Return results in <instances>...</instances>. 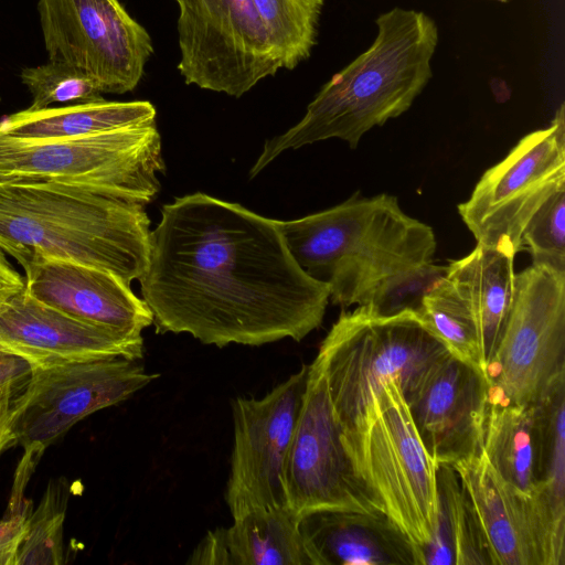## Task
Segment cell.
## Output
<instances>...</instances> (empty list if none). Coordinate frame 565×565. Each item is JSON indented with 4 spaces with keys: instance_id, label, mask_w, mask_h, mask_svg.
Here are the masks:
<instances>
[{
    "instance_id": "cell-24",
    "label": "cell",
    "mask_w": 565,
    "mask_h": 565,
    "mask_svg": "<svg viewBox=\"0 0 565 565\" xmlns=\"http://www.w3.org/2000/svg\"><path fill=\"white\" fill-rule=\"evenodd\" d=\"M233 520L224 529L230 565H313L299 529L300 518L286 505Z\"/></svg>"
},
{
    "instance_id": "cell-17",
    "label": "cell",
    "mask_w": 565,
    "mask_h": 565,
    "mask_svg": "<svg viewBox=\"0 0 565 565\" xmlns=\"http://www.w3.org/2000/svg\"><path fill=\"white\" fill-rule=\"evenodd\" d=\"M0 351L33 366L111 358L140 360L141 335H128L72 318L25 291L0 310Z\"/></svg>"
},
{
    "instance_id": "cell-11",
    "label": "cell",
    "mask_w": 565,
    "mask_h": 565,
    "mask_svg": "<svg viewBox=\"0 0 565 565\" xmlns=\"http://www.w3.org/2000/svg\"><path fill=\"white\" fill-rule=\"evenodd\" d=\"M184 82L241 97L279 68L252 0H174Z\"/></svg>"
},
{
    "instance_id": "cell-12",
    "label": "cell",
    "mask_w": 565,
    "mask_h": 565,
    "mask_svg": "<svg viewBox=\"0 0 565 565\" xmlns=\"http://www.w3.org/2000/svg\"><path fill=\"white\" fill-rule=\"evenodd\" d=\"M282 486L286 507L299 518L326 509L384 512L348 456L317 358L309 364L306 392L284 463Z\"/></svg>"
},
{
    "instance_id": "cell-21",
    "label": "cell",
    "mask_w": 565,
    "mask_h": 565,
    "mask_svg": "<svg viewBox=\"0 0 565 565\" xmlns=\"http://www.w3.org/2000/svg\"><path fill=\"white\" fill-rule=\"evenodd\" d=\"M147 100L88 103L23 109L0 120V135L22 140H54L156 124Z\"/></svg>"
},
{
    "instance_id": "cell-10",
    "label": "cell",
    "mask_w": 565,
    "mask_h": 565,
    "mask_svg": "<svg viewBox=\"0 0 565 565\" xmlns=\"http://www.w3.org/2000/svg\"><path fill=\"white\" fill-rule=\"evenodd\" d=\"M159 376L125 358L33 366L12 402L13 445L40 458L77 422L126 401Z\"/></svg>"
},
{
    "instance_id": "cell-15",
    "label": "cell",
    "mask_w": 565,
    "mask_h": 565,
    "mask_svg": "<svg viewBox=\"0 0 565 565\" xmlns=\"http://www.w3.org/2000/svg\"><path fill=\"white\" fill-rule=\"evenodd\" d=\"M482 532L491 565H564L565 534L540 497L504 481L484 452L452 465Z\"/></svg>"
},
{
    "instance_id": "cell-34",
    "label": "cell",
    "mask_w": 565,
    "mask_h": 565,
    "mask_svg": "<svg viewBox=\"0 0 565 565\" xmlns=\"http://www.w3.org/2000/svg\"><path fill=\"white\" fill-rule=\"evenodd\" d=\"M23 387L6 385L0 387V452L13 445L12 402Z\"/></svg>"
},
{
    "instance_id": "cell-6",
    "label": "cell",
    "mask_w": 565,
    "mask_h": 565,
    "mask_svg": "<svg viewBox=\"0 0 565 565\" xmlns=\"http://www.w3.org/2000/svg\"><path fill=\"white\" fill-rule=\"evenodd\" d=\"M342 440L359 478L420 551L436 526L438 465L395 382L372 394L363 414L342 429Z\"/></svg>"
},
{
    "instance_id": "cell-29",
    "label": "cell",
    "mask_w": 565,
    "mask_h": 565,
    "mask_svg": "<svg viewBox=\"0 0 565 565\" xmlns=\"http://www.w3.org/2000/svg\"><path fill=\"white\" fill-rule=\"evenodd\" d=\"M20 78L32 96L30 109L103 99L98 84L65 62L49 60L45 64L23 68Z\"/></svg>"
},
{
    "instance_id": "cell-7",
    "label": "cell",
    "mask_w": 565,
    "mask_h": 565,
    "mask_svg": "<svg viewBox=\"0 0 565 565\" xmlns=\"http://www.w3.org/2000/svg\"><path fill=\"white\" fill-rule=\"evenodd\" d=\"M164 170L156 124L54 140L0 135V185L66 184L147 205Z\"/></svg>"
},
{
    "instance_id": "cell-31",
    "label": "cell",
    "mask_w": 565,
    "mask_h": 565,
    "mask_svg": "<svg viewBox=\"0 0 565 565\" xmlns=\"http://www.w3.org/2000/svg\"><path fill=\"white\" fill-rule=\"evenodd\" d=\"M30 513L31 504L26 500L9 505L8 514L0 521V565H17Z\"/></svg>"
},
{
    "instance_id": "cell-32",
    "label": "cell",
    "mask_w": 565,
    "mask_h": 565,
    "mask_svg": "<svg viewBox=\"0 0 565 565\" xmlns=\"http://www.w3.org/2000/svg\"><path fill=\"white\" fill-rule=\"evenodd\" d=\"M188 563L230 565L224 529L209 531L191 554Z\"/></svg>"
},
{
    "instance_id": "cell-35",
    "label": "cell",
    "mask_w": 565,
    "mask_h": 565,
    "mask_svg": "<svg viewBox=\"0 0 565 565\" xmlns=\"http://www.w3.org/2000/svg\"><path fill=\"white\" fill-rule=\"evenodd\" d=\"M31 373V366L19 356L0 353V387L17 385L23 387Z\"/></svg>"
},
{
    "instance_id": "cell-23",
    "label": "cell",
    "mask_w": 565,
    "mask_h": 565,
    "mask_svg": "<svg viewBox=\"0 0 565 565\" xmlns=\"http://www.w3.org/2000/svg\"><path fill=\"white\" fill-rule=\"evenodd\" d=\"M438 511L420 565H491L486 542L460 478L452 466H437Z\"/></svg>"
},
{
    "instance_id": "cell-19",
    "label": "cell",
    "mask_w": 565,
    "mask_h": 565,
    "mask_svg": "<svg viewBox=\"0 0 565 565\" xmlns=\"http://www.w3.org/2000/svg\"><path fill=\"white\" fill-rule=\"evenodd\" d=\"M299 529L313 565H420L417 546L381 511H311Z\"/></svg>"
},
{
    "instance_id": "cell-36",
    "label": "cell",
    "mask_w": 565,
    "mask_h": 565,
    "mask_svg": "<svg viewBox=\"0 0 565 565\" xmlns=\"http://www.w3.org/2000/svg\"><path fill=\"white\" fill-rule=\"evenodd\" d=\"M497 1H500V2H508L509 0H497Z\"/></svg>"
},
{
    "instance_id": "cell-22",
    "label": "cell",
    "mask_w": 565,
    "mask_h": 565,
    "mask_svg": "<svg viewBox=\"0 0 565 565\" xmlns=\"http://www.w3.org/2000/svg\"><path fill=\"white\" fill-rule=\"evenodd\" d=\"M535 403L511 404L489 398L483 452L501 478L535 497L537 479Z\"/></svg>"
},
{
    "instance_id": "cell-8",
    "label": "cell",
    "mask_w": 565,
    "mask_h": 565,
    "mask_svg": "<svg viewBox=\"0 0 565 565\" xmlns=\"http://www.w3.org/2000/svg\"><path fill=\"white\" fill-rule=\"evenodd\" d=\"M565 188V104L551 124L523 138L483 172L470 198L458 205L478 245L515 257L536 211Z\"/></svg>"
},
{
    "instance_id": "cell-4",
    "label": "cell",
    "mask_w": 565,
    "mask_h": 565,
    "mask_svg": "<svg viewBox=\"0 0 565 565\" xmlns=\"http://www.w3.org/2000/svg\"><path fill=\"white\" fill-rule=\"evenodd\" d=\"M143 204L57 183L0 185V248L18 263L42 256L115 273L146 269L150 218Z\"/></svg>"
},
{
    "instance_id": "cell-20",
    "label": "cell",
    "mask_w": 565,
    "mask_h": 565,
    "mask_svg": "<svg viewBox=\"0 0 565 565\" xmlns=\"http://www.w3.org/2000/svg\"><path fill=\"white\" fill-rule=\"evenodd\" d=\"M443 280L470 312L487 367L500 342L514 292V257L476 245L449 263Z\"/></svg>"
},
{
    "instance_id": "cell-26",
    "label": "cell",
    "mask_w": 565,
    "mask_h": 565,
    "mask_svg": "<svg viewBox=\"0 0 565 565\" xmlns=\"http://www.w3.org/2000/svg\"><path fill=\"white\" fill-rule=\"evenodd\" d=\"M279 68L294 70L317 43L324 0H252Z\"/></svg>"
},
{
    "instance_id": "cell-5",
    "label": "cell",
    "mask_w": 565,
    "mask_h": 565,
    "mask_svg": "<svg viewBox=\"0 0 565 565\" xmlns=\"http://www.w3.org/2000/svg\"><path fill=\"white\" fill-rule=\"evenodd\" d=\"M451 354L412 308L342 311L320 344V361L342 429L366 409L372 394L395 382L406 403Z\"/></svg>"
},
{
    "instance_id": "cell-1",
    "label": "cell",
    "mask_w": 565,
    "mask_h": 565,
    "mask_svg": "<svg viewBox=\"0 0 565 565\" xmlns=\"http://www.w3.org/2000/svg\"><path fill=\"white\" fill-rule=\"evenodd\" d=\"M138 280L158 334L218 348L301 341L330 300L328 286L294 259L277 220L201 192L161 207Z\"/></svg>"
},
{
    "instance_id": "cell-14",
    "label": "cell",
    "mask_w": 565,
    "mask_h": 565,
    "mask_svg": "<svg viewBox=\"0 0 565 565\" xmlns=\"http://www.w3.org/2000/svg\"><path fill=\"white\" fill-rule=\"evenodd\" d=\"M309 364L260 398L232 401L234 443L225 500L233 519L286 505L284 463L301 407Z\"/></svg>"
},
{
    "instance_id": "cell-3",
    "label": "cell",
    "mask_w": 565,
    "mask_h": 565,
    "mask_svg": "<svg viewBox=\"0 0 565 565\" xmlns=\"http://www.w3.org/2000/svg\"><path fill=\"white\" fill-rule=\"evenodd\" d=\"M375 23L370 47L321 87L298 124L265 142L250 178L289 149L330 138L354 149L369 130L411 108L433 76L438 26L425 12L398 7Z\"/></svg>"
},
{
    "instance_id": "cell-30",
    "label": "cell",
    "mask_w": 565,
    "mask_h": 565,
    "mask_svg": "<svg viewBox=\"0 0 565 565\" xmlns=\"http://www.w3.org/2000/svg\"><path fill=\"white\" fill-rule=\"evenodd\" d=\"M532 264L565 273V188L553 194L532 216L522 235V249Z\"/></svg>"
},
{
    "instance_id": "cell-33",
    "label": "cell",
    "mask_w": 565,
    "mask_h": 565,
    "mask_svg": "<svg viewBox=\"0 0 565 565\" xmlns=\"http://www.w3.org/2000/svg\"><path fill=\"white\" fill-rule=\"evenodd\" d=\"M24 288V277L8 262L4 252L0 248V310L23 292Z\"/></svg>"
},
{
    "instance_id": "cell-13",
    "label": "cell",
    "mask_w": 565,
    "mask_h": 565,
    "mask_svg": "<svg viewBox=\"0 0 565 565\" xmlns=\"http://www.w3.org/2000/svg\"><path fill=\"white\" fill-rule=\"evenodd\" d=\"M36 9L49 60L77 67L103 94L139 84L153 45L119 0H39Z\"/></svg>"
},
{
    "instance_id": "cell-27",
    "label": "cell",
    "mask_w": 565,
    "mask_h": 565,
    "mask_svg": "<svg viewBox=\"0 0 565 565\" xmlns=\"http://www.w3.org/2000/svg\"><path fill=\"white\" fill-rule=\"evenodd\" d=\"M441 275L422 294L414 310L454 358L486 375L473 319Z\"/></svg>"
},
{
    "instance_id": "cell-28",
    "label": "cell",
    "mask_w": 565,
    "mask_h": 565,
    "mask_svg": "<svg viewBox=\"0 0 565 565\" xmlns=\"http://www.w3.org/2000/svg\"><path fill=\"white\" fill-rule=\"evenodd\" d=\"M68 494L53 481L31 513L17 565H61L64 563L63 527Z\"/></svg>"
},
{
    "instance_id": "cell-16",
    "label": "cell",
    "mask_w": 565,
    "mask_h": 565,
    "mask_svg": "<svg viewBox=\"0 0 565 565\" xmlns=\"http://www.w3.org/2000/svg\"><path fill=\"white\" fill-rule=\"evenodd\" d=\"M407 405L418 436L437 465L452 466L483 451L489 383L482 372L450 355Z\"/></svg>"
},
{
    "instance_id": "cell-2",
    "label": "cell",
    "mask_w": 565,
    "mask_h": 565,
    "mask_svg": "<svg viewBox=\"0 0 565 565\" xmlns=\"http://www.w3.org/2000/svg\"><path fill=\"white\" fill-rule=\"evenodd\" d=\"M277 224L296 263L324 282L331 302L342 308L366 306L387 313L414 309L408 290L444 269L433 265L434 230L386 193H356L330 209Z\"/></svg>"
},
{
    "instance_id": "cell-18",
    "label": "cell",
    "mask_w": 565,
    "mask_h": 565,
    "mask_svg": "<svg viewBox=\"0 0 565 565\" xmlns=\"http://www.w3.org/2000/svg\"><path fill=\"white\" fill-rule=\"evenodd\" d=\"M19 264L24 291L72 318L134 337L153 322L145 300L113 271L42 256Z\"/></svg>"
},
{
    "instance_id": "cell-25",
    "label": "cell",
    "mask_w": 565,
    "mask_h": 565,
    "mask_svg": "<svg viewBox=\"0 0 565 565\" xmlns=\"http://www.w3.org/2000/svg\"><path fill=\"white\" fill-rule=\"evenodd\" d=\"M534 403L537 479L555 524L565 531V371Z\"/></svg>"
},
{
    "instance_id": "cell-9",
    "label": "cell",
    "mask_w": 565,
    "mask_h": 565,
    "mask_svg": "<svg viewBox=\"0 0 565 565\" xmlns=\"http://www.w3.org/2000/svg\"><path fill=\"white\" fill-rule=\"evenodd\" d=\"M565 371V273L542 265L515 274L509 316L489 363V398L534 403Z\"/></svg>"
}]
</instances>
